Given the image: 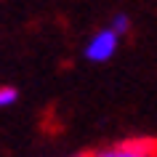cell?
<instances>
[{
    "label": "cell",
    "mask_w": 157,
    "mask_h": 157,
    "mask_svg": "<svg viewBox=\"0 0 157 157\" xmlns=\"http://www.w3.org/2000/svg\"><path fill=\"white\" fill-rule=\"evenodd\" d=\"M117 45H120V35H117L112 27L99 29V32L88 40V45H85V59H91V61H96V64L109 61V59L115 56Z\"/></svg>",
    "instance_id": "obj_1"
},
{
    "label": "cell",
    "mask_w": 157,
    "mask_h": 157,
    "mask_svg": "<svg viewBox=\"0 0 157 157\" xmlns=\"http://www.w3.org/2000/svg\"><path fill=\"white\" fill-rule=\"evenodd\" d=\"M91 157H157V141L152 139H133L115 147H107L101 152H93Z\"/></svg>",
    "instance_id": "obj_2"
},
{
    "label": "cell",
    "mask_w": 157,
    "mask_h": 157,
    "mask_svg": "<svg viewBox=\"0 0 157 157\" xmlns=\"http://www.w3.org/2000/svg\"><path fill=\"white\" fill-rule=\"evenodd\" d=\"M109 27H112L117 35H125L128 29H131V16H128V13H115L112 21H109Z\"/></svg>",
    "instance_id": "obj_3"
},
{
    "label": "cell",
    "mask_w": 157,
    "mask_h": 157,
    "mask_svg": "<svg viewBox=\"0 0 157 157\" xmlns=\"http://www.w3.org/2000/svg\"><path fill=\"white\" fill-rule=\"evenodd\" d=\"M16 99H19L16 88H11V85H0V109H6V107H11V104H16Z\"/></svg>",
    "instance_id": "obj_4"
}]
</instances>
